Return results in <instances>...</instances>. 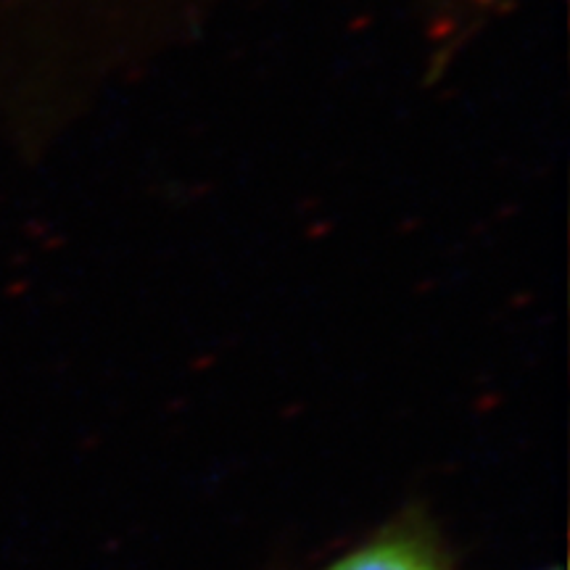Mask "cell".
Wrapping results in <instances>:
<instances>
[{
	"label": "cell",
	"mask_w": 570,
	"mask_h": 570,
	"mask_svg": "<svg viewBox=\"0 0 570 570\" xmlns=\"http://www.w3.org/2000/svg\"><path fill=\"white\" fill-rule=\"evenodd\" d=\"M327 570H444L436 560L410 541H377L348 554Z\"/></svg>",
	"instance_id": "obj_1"
}]
</instances>
